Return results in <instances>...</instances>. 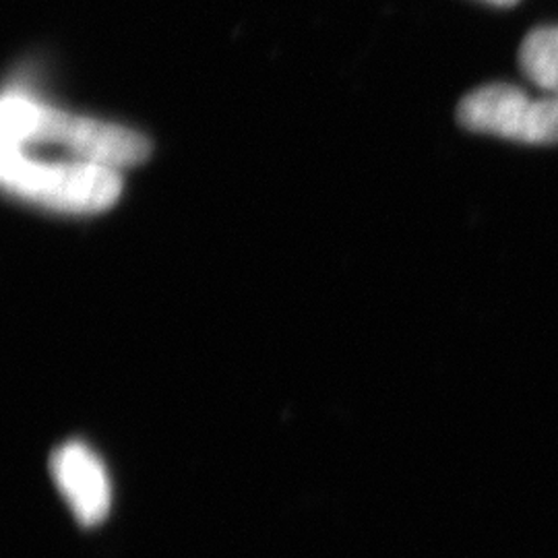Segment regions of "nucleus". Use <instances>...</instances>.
<instances>
[{"instance_id": "nucleus-1", "label": "nucleus", "mask_w": 558, "mask_h": 558, "mask_svg": "<svg viewBox=\"0 0 558 558\" xmlns=\"http://www.w3.org/2000/svg\"><path fill=\"white\" fill-rule=\"evenodd\" d=\"M0 129L2 145H60L73 160L112 170L137 166L151 154V143L133 129L64 112L21 89L4 92Z\"/></svg>"}, {"instance_id": "nucleus-2", "label": "nucleus", "mask_w": 558, "mask_h": 558, "mask_svg": "<svg viewBox=\"0 0 558 558\" xmlns=\"http://www.w3.org/2000/svg\"><path fill=\"white\" fill-rule=\"evenodd\" d=\"M2 189L27 203L60 214H98L122 193L119 170L87 161H46L15 145H2Z\"/></svg>"}, {"instance_id": "nucleus-3", "label": "nucleus", "mask_w": 558, "mask_h": 558, "mask_svg": "<svg viewBox=\"0 0 558 558\" xmlns=\"http://www.w3.org/2000/svg\"><path fill=\"white\" fill-rule=\"evenodd\" d=\"M465 129L523 143H558V98H532L515 85L495 83L468 94L458 108Z\"/></svg>"}, {"instance_id": "nucleus-4", "label": "nucleus", "mask_w": 558, "mask_h": 558, "mask_svg": "<svg viewBox=\"0 0 558 558\" xmlns=\"http://www.w3.org/2000/svg\"><path fill=\"white\" fill-rule=\"evenodd\" d=\"M50 472L60 495L83 525L106 518L112 502V486L100 458L80 440L60 445L50 458Z\"/></svg>"}, {"instance_id": "nucleus-5", "label": "nucleus", "mask_w": 558, "mask_h": 558, "mask_svg": "<svg viewBox=\"0 0 558 558\" xmlns=\"http://www.w3.org/2000/svg\"><path fill=\"white\" fill-rule=\"evenodd\" d=\"M519 64L546 96L558 98V25L527 34L519 48Z\"/></svg>"}, {"instance_id": "nucleus-6", "label": "nucleus", "mask_w": 558, "mask_h": 558, "mask_svg": "<svg viewBox=\"0 0 558 558\" xmlns=\"http://www.w3.org/2000/svg\"><path fill=\"white\" fill-rule=\"evenodd\" d=\"M484 2L495 4V7H513V4H518L519 0H484Z\"/></svg>"}]
</instances>
